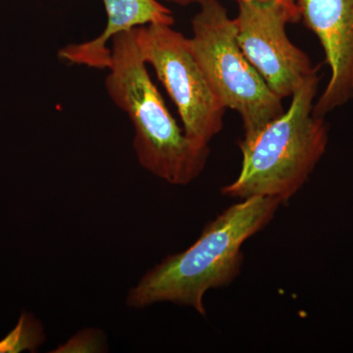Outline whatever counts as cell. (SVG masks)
Returning <instances> with one entry per match:
<instances>
[{
	"label": "cell",
	"instance_id": "obj_1",
	"mask_svg": "<svg viewBox=\"0 0 353 353\" xmlns=\"http://www.w3.org/2000/svg\"><path fill=\"white\" fill-rule=\"evenodd\" d=\"M281 204L271 197L253 196L230 206L205 225L194 245L150 269L130 290L127 305L171 303L205 316L206 292L227 287L238 277L243 263L241 246L270 223Z\"/></svg>",
	"mask_w": 353,
	"mask_h": 353
},
{
	"label": "cell",
	"instance_id": "obj_10",
	"mask_svg": "<svg viewBox=\"0 0 353 353\" xmlns=\"http://www.w3.org/2000/svg\"><path fill=\"white\" fill-rule=\"evenodd\" d=\"M165 1L173 2V3L180 4V6H189V4L194 3V2H199V0H165ZM236 1H241V0H236ZM276 1L285 4V6L289 7L292 11L301 15L296 0H276Z\"/></svg>",
	"mask_w": 353,
	"mask_h": 353
},
{
	"label": "cell",
	"instance_id": "obj_2",
	"mask_svg": "<svg viewBox=\"0 0 353 353\" xmlns=\"http://www.w3.org/2000/svg\"><path fill=\"white\" fill-rule=\"evenodd\" d=\"M110 46L106 92L131 121L139 163L171 185H189L203 172L210 150L192 143L172 116L141 58L134 29L116 34Z\"/></svg>",
	"mask_w": 353,
	"mask_h": 353
},
{
	"label": "cell",
	"instance_id": "obj_9",
	"mask_svg": "<svg viewBox=\"0 0 353 353\" xmlns=\"http://www.w3.org/2000/svg\"><path fill=\"white\" fill-rule=\"evenodd\" d=\"M43 339L41 323L30 313L23 312L17 326L0 341V353L34 352Z\"/></svg>",
	"mask_w": 353,
	"mask_h": 353
},
{
	"label": "cell",
	"instance_id": "obj_7",
	"mask_svg": "<svg viewBox=\"0 0 353 353\" xmlns=\"http://www.w3.org/2000/svg\"><path fill=\"white\" fill-rule=\"evenodd\" d=\"M301 19L321 43L331 77L316 99L325 118L353 99V0H296Z\"/></svg>",
	"mask_w": 353,
	"mask_h": 353
},
{
	"label": "cell",
	"instance_id": "obj_5",
	"mask_svg": "<svg viewBox=\"0 0 353 353\" xmlns=\"http://www.w3.org/2000/svg\"><path fill=\"white\" fill-rule=\"evenodd\" d=\"M134 32L141 58L175 104L185 136L196 146L209 148L222 131L226 108L213 94L188 38L165 24L141 26Z\"/></svg>",
	"mask_w": 353,
	"mask_h": 353
},
{
	"label": "cell",
	"instance_id": "obj_8",
	"mask_svg": "<svg viewBox=\"0 0 353 353\" xmlns=\"http://www.w3.org/2000/svg\"><path fill=\"white\" fill-rule=\"evenodd\" d=\"M108 23L103 32L92 41L72 43L61 48L59 57L67 63L94 69H108L111 39L120 32L150 24H175L173 13L158 0H102Z\"/></svg>",
	"mask_w": 353,
	"mask_h": 353
},
{
	"label": "cell",
	"instance_id": "obj_3",
	"mask_svg": "<svg viewBox=\"0 0 353 353\" xmlns=\"http://www.w3.org/2000/svg\"><path fill=\"white\" fill-rule=\"evenodd\" d=\"M319 80L318 74L309 77L290 97L289 108L241 139L240 174L222 194L271 197L284 203L307 182L329 143L328 125L313 111Z\"/></svg>",
	"mask_w": 353,
	"mask_h": 353
},
{
	"label": "cell",
	"instance_id": "obj_4",
	"mask_svg": "<svg viewBox=\"0 0 353 353\" xmlns=\"http://www.w3.org/2000/svg\"><path fill=\"white\" fill-rule=\"evenodd\" d=\"M192 20L190 50L213 94L225 108L236 111L243 138H250L285 111L283 99L272 92L241 50L236 25L218 0H199Z\"/></svg>",
	"mask_w": 353,
	"mask_h": 353
},
{
	"label": "cell",
	"instance_id": "obj_6",
	"mask_svg": "<svg viewBox=\"0 0 353 353\" xmlns=\"http://www.w3.org/2000/svg\"><path fill=\"white\" fill-rule=\"evenodd\" d=\"M234 18L241 50L274 94L292 97L319 67L287 34V25L301 15L276 0H241Z\"/></svg>",
	"mask_w": 353,
	"mask_h": 353
}]
</instances>
